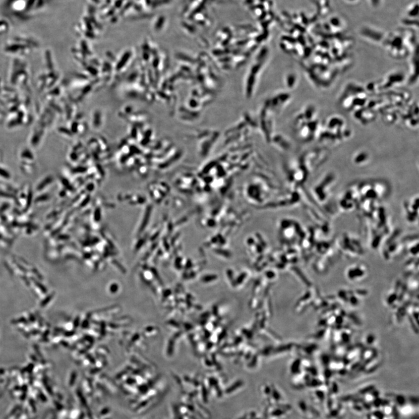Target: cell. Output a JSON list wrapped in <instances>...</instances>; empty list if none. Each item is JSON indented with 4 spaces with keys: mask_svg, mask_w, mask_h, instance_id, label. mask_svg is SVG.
Returning <instances> with one entry per match:
<instances>
[{
    "mask_svg": "<svg viewBox=\"0 0 419 419\" xmlns=\"http://www.w3.org/2000/svg\"><path fill=\"white\" fill-rule=\"evenodd\" d=\"M243 384L241 381H238V382L236 383L233 386H232L231 387L229 388L226 390V393H231L233 391L236 390L237 388H239L241 386V385Z\"/></svg>",
    "mask_w": 419,
    "mask_h": 419,
    "instance_id": "1",
    "label": "cell"
},
{
    "mask_svg": "<svg viewBox=\"0 0 419 419\" xmlns=\"http://www.w3.org/2000/svg\"><path fill=\"white\" fill-rule=\"evenodd\" d=\"M282 413V411L281 410H277L273 411V412L272 413V415H273V416H279V415H281Z\"/></svg>",
    "mask_w": 419,
    "mask_h": 419,
    "instance_id": "2",
    "label": "cell"
},
{
    "mask_svg": "<svg viewBox=\"0 0 419 419\" xmlns=\"http://www.w3.org/2000/svg\"><path fill=\"white\" fill-rule=\"evenodd\" d=\"M273 395H274V398L277 399H279V396H278V394L277 392H276V391H274Z\"/></svg>",
    "mask_w": 419,
    "mask_h": 419,
    "instance_id": "3",
    "label": "cell"
}]
</instances>
